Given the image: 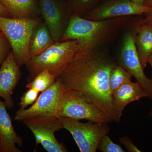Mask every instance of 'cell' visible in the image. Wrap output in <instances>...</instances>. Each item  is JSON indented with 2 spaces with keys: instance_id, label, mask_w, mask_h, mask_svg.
<instances>
[{
  "instance_id": "6da1fadb",
  "label": "cell",
  "mask_w": 152,
  "mask_h": 152,
  "mask_svg": "<svg viewBox=\"0 0 152 152\" xmlns=\"http://www.w3.org/2000/svg\"><path fill=\"white\" fill-rule=\"evenodd\" d=\"M118 64L103 48L80 45L59 77L65 88L80 93L113 122L121 121L117 115L110 86L112 69Z\"/></svg>"
},
{
  "instance_id": "7a4b0ae2",
  "label": "cell",
  "mask_w": 152,
  "mask_h": 152,
  "mask_svg": "<svg viewBox=\"0 0 152 152\" xmlns=\"http://www.w3.org/2000/svg\"><path fill=\"white\" fill-rule=\"evenodd\" d=\"M130 16L94 21L75 14L69 21L60 42L77 40L81 45L103 48L112 42L129 23Z\"/></svg>"
},
{
  "instance_id": "3957f363",
  "label": "cell",
  "mask_w": 152,
  "mask_h": 152,
  "mask_svg": "<svg viewBox=\"0 0 152 152\" xmlns=\"http://www.w3.org/2000/svg\"><path fill=\"white\" fill-rule=\"evenodd\" d=\"M80 46V42L77 40L55 42L41 54L31 57L25 65L29 73L27 81H31L45 70H48L57 79L58 78Z\"/></svg>"
},
{
  "instance_id": "277c9868",
  "label": "cell",
  "mask_w": 152,
  "mask_h": 152,
  "mask_svg": "<svg viewBox=\"0 0 152 152\" xmlns=\"http://www.w3.org/2000/svg\"><path fill=\"white\" fill-rule=\"evenodd\" d=\"M39 20L30 17L9 18L0 16V31L12 49L14 58L19 66L26 65L31 58L29 45Z\"/></svg>"
},
{
  "instance_id": "5b68a950",
  "label": "cell",
  "mask_w": 152,
  "mask_h": 152,
  "mask_svg": "<svg viewBox=\"0 0 152 152\" xmlns=\"http://www.w3.org/2000/svg\"><path fill=\"white\" fill-rule=\"evenodd\" d=\"M61 118L96 123L113 122V120L84 95L76 91L64 89L59 110Z\"/></svg>"
},
{
  "instance_id": "8992f818",
  "label": "cell",
  "mask_w": 152,
  "mask_h": 152,
  "mask_svg": "<svg viewBox=\"0 0 152 152\" xmlns=\"http://www.w3.org/2000/svg\"><path fill=\"white\" fill-rule=\"evenodd\" d=\"M64 129L69 132L81 152H96L104 136L110 130L108 124L80 121L61 118Z\"/></svg>"
},
{
  "instance_id": "52a82bcc",
  "label": "cell",
  "mask_w": 152,
  "mask_h": 152,
  "mask_svg": "<svg viewBox=\"0 0 152 152\" xmlns=\"http://www.w3.org/2000/svg\"><path fill=\"white\" fill-rule=\"evenodd\" d=\"M64 88L61 80L57 79L54 84L41 93L31 107L27 109H19L14 119L17 121L23 122L37 117L61 118L59 110Z\"/></svg>"
},
{
  "instance_id": "ba28073f",
  "label": "cell",
  "mask_w": 152,
  "mask_h": 152,
  "mask_svg": "<svg viewBox=\"0 0 152 152\" xmlns=\"http://www.w3.org/2000/svg\"><path fill=\"white\" fill-rule=\"evenodd\" d=\"M22 122L34 136L36 147L40 144L48 152H68L65 146L59 142L55 135V132L64 129L61 118L37 117Z\"/></svg>"
},
{
  "instance_id": "9c48e42d",
  "label": "cell",
  "mask_w": 152,
  "mask_h": 152,
  "mask_svg": "<svg viewBox=\"0 0 152 152\" xmlns=\"http://www.w3.org/2000/svg\"><path fill=\"white\" fill-rule=\"evenodd\" d=\"M134 30L126 33L118 58V64L124 68L148 95L152 100V79L148 78L144 72V69L137 52L135 43Z\"/></svg>"
},
{
  "instance_id": "30bf717a",
  "label": "cell",
  "mask_w": 152,
  "mask_h": 152,
  "mask_svg": "<svg viewBox=\"0 0 152 152\" xmlns=\"http://www.w3.org/2000/svg\"><path fill=\"white\" fill-rule=\"evenodd\" d=\"M152 8L141 5L131 0H111L88 12L85 19L103 20L118 17L144 15Z\"/></svg>"
},
{
  "instance_id": "8fae6325",
  "label": "cell",
  "mask_w": 152,
  "mask_h": 152,
  "mask_svg": "<svg viewBox=\"0 0 152 152\" xmlns=\"http://www.w3.org/2000/svg\"><path fill=\"white\" fill-rule=\"evenodd\" d=\"M22 76L20 66L15 61L12 52L8 55L0 69V97L7 108L14 107L12 94Z\"/></svg>"
},
{
  "instance_id": "7c38bea8",
  "label": "cell",
  "mask_w": 152,
  "mask_h": 152,
  "mask_svg": "<svg viewBox=\"0 0 152 152\" xmlns=\"http://www.w3.org/2000/svg\"><path fill=\"white\" fill-rule=\"evenodd\" d=\"M4 102L0 100V152H22L23 141L16 132Z\"/></svg>"
},
{
  "instance_id": "4fadbf2b",
  "label": "cell",
  "mask_w": 152,
  "mask_h": 152,
  "mask_svg": "<svg viewBox=\"0 0 152 152\" xmlns=\"http://www.w3.org/2000/svg\"><path fill=\"white\" fill-rule=\"evenodd\" d=\"M148 97V95L137 82L132 80L125 82L113 94L115 110L120 118L123 116L124 110L129 104Z\"/></svg>"
},
{
  "instance_id": "5bb4252c",
  "label": "cell",
  "mask_w": 152,
  "mask_h": 152,
  "mask_svg": "<svg viewBox=\"0 0 152 152\" xmlns=\"http://www.w3.org/2000/svg\"><path fill=\"white\" fill-rule=\"evenodd\" d=\"M41 13L55 42H60L63 33L61 11L54 0H39Z\"/></svg>"
},
{
  "instance_id": "9a60e30c",
  "label": "cell",
  "mask_w": 152,
  "mask_h": 152,
  "mask_svg": "<svg viewBox=\"0 0 152 152\" xmlns=\"http://www.w3.org/2000/svg\"><path fill=\"white\" fill-rule=\"evenodd\" d=\"M135 43L137 52L144 69L152 54V28L148 25L136 22L134 24Z\"/></svg>"
},
{
  "instance_id": "2e32d148",
  "label": "cell",
  "mask_w": 152,
  "mask_h": 152,
  "mask_svg": "<svg viewBox=\"0 0 152 152\" xmlns=\"http://www.w3.org/2000/svg\"><path fill=\"white\" fill-rule=\"evenodd\" d=\"M54 43L45 24L38 25L30 42L29 52L31 57L41 54Z\"/></svg>"
},
{
  "instance_id": "e0dca14e",
  "label": "cell",
  "mask_w": 152,
  "mask_h": 152,
  "mask_svg": "<svg viewBox=\"0 0 152 152\" xmlns=\"http://www.w3.org/2000/svg\"><path fill=\"white\" fill-rule=\"evenodd\" d=\"M0 2L12 18L30 17L34 10L33 0H0Z\"/></svg>"
},
{
  "instance_id": "ac0fdd59",
  "label": "cell",
  "mask_w": 152,
  "mask_h": 152,
  "mask_svg": "<svg viewBox=\"0 0 152 152\" xmlns=\"http://www.w3.org/2000/svg\"><path fill=\"white\" fill-rule=\"evenodd\" d=\"M56 80V77L48 70H45L38 74L31 81L28 82L26 87L42 93L54 84Z\"/></svg>"
},
{
  "instance_id": "d6986e66",
  "label": "cell",
  "mask_w": 152,
  "mask_h": 152,
  "mask_svg": "<svg viewBox=\"0 0 152 152\" xmlns=\"http://www.w3.org/2000/svg\"><path fill=\"white\" fill-rule=\"evenodd\" d=\"M133 76L118 64L114 66L110 76V86L113 94L125 82L132 80Z\"/></svg>"
},
{
  "instance_id": "ffe728a7",
  "label": "cell",
  "mask_w": 152,
  "mask_h": 152,
  "mask_svg": "<svg viewBox=\"0 0 152 152\" xmlns=\"http://www.w3.org/2000/svg\"><path fill=\"white\" fill-rule=\"evenodd\" d=\"M98 150L102 152H125L124 149L118 144L114 143L110 138L108 134L102 139Z\"/></svg>"
},
{
  "instance_id": "44dd1931",
  "label": "cell",
  "mask_w": 152,
  "mask_h": 152,
  "mask_svg": "<svg viewBox=\"0 0 152 152\" xmlns=\"http://www.w3.org/2000/svg\"><path fill=\"white\" fill-rule=\"evenodd\" d=\"M39 92L34 89L29 88L25 92L20 98L19 105L20 109L26 108L28 106L32 105L37 99Z\"/></svg>"
},
{
  "instance_id": "7402d4cb",
  "label": "cell",
  "mask_w": 152,
  "mask_h": 152,
  "mask_svg": "<svg viewBox=\"0 0 152 152\" xmlns=\"http://www.w3.org/2000/svg\"><path fill=\"white\" fill-rule=\"evenodd\" d=\"M8 41L1 31H0V64H2L7 58Z\"/></svg>"
},
{
  "instance_id": "603a6c76",
  "label": "cell",
  "mask_w": 152,
  "mask_h": 152,
  "mask_svg": "<svg viewBox=\"0 0 152 152\" xmlns=\"http://www.w3.org/2000/svg\"><path fill=\"white\" fill-rule=\"evenodd\" d=\"M119 141L121 144L124 146L126 149L129 152H142L129 137L126 136L121 137L119 139Z\"/></svg>"
},
{
  "instance_id": "cb8c5ba5",
  "label": "cell",
  "mask_w": 152,
  "mask_h": 152,
  "mask_svg": "<svg viewBox=\"0 0 152 152\" xmlns=\"http://www.w3.org/2000/svg\"><path fill=\"white\" fill-rule=\"evenodd\" d=\"M144 15L145 17L143 18L140 19L137 21L140 23L148 25L152 28V9Z\"/></svg>"
},
{
  "instance_id": "d4e9b609",
  "label": "cell",
  "mask_w": 152,
  "mask_h": 152,
  "mask_svg": "<svg viewBox=\"0 0 152 152\" xmlns=\"http://www.w3.org/2000/svg\"><path fill=\"white\" fill-rule=\"evenodd\" d=\"M0 16L5 17H8L9 16L7 11L1 2H0Z\"/></svg>"
},
{
  "instance_id": "484cf974",
  "label": "cell",
  "mask_w": 152,
  "mask_h": 152,
  "mask_svg": "<svg viewBox=\"0 0 152 152\" xmlns=\"http://www.w3.org/2000/svg\"><path fill=\"white\" fill-rule=\"evenodd\" d=\"M144 6L150 8H152V0H145Z\"/></svg>"
},
{
  "instance_id": "4316f807",
  "label": "cell",
  "mask_w": 152,
  "mask_h": 152,
  "mask_svg": "<svg viewBox=\"0 0 152 152\" xmlns=\"http://www.w3.org/2000/svg\"><path fill=\"white\" fill-rule=\"evenodd\" d=\"M131 1L137 4L144 5L145 0H131Z\"/></svg>"
},
{
  "instance_id": "83f0119b",
  "label": "cell",
  "mask_w": 152,
  "mask_h": 152,
  "mask_svg": "<svg viewBox=\"0 0 152 152\" xmlns=\"http://www.w3.org/2000/svg\"><path fill=\"white\" fill-rule=\"evenodd\" d=\"M148 64H149L150 65H151V67L152 68V54L151 55V56L149 57L148 58Z\"/></svg>"
},
{
  "instance_id": "f1b7e54d",
  "label": "cell",
  "mask_w": 152,
  "mask_h": 152,
  "mask_svg": "<svg viewBox=\"0 0 152 152\" xmlns=\"http://www.w3.org/2000/svg\"><path fill=\"white\" fill-rule=\"evenodd\" d=\"M93 0H80L81 2L84 4H88L91 2Z\"/></svg>"
},
{
  "instance_id": "f546056e",
  "label": "cell",
  "mask_w": 152,
  "mask_h": 152,
  "mask_svg": "<svg viewBox=\"0 0 152 152\" xmlns=\"http://www.w3.org/2000/svg\"><path fill=\"white\" fill-rule=\"evenodd\" d=\"M148 116L150 117V118H152V107L151 109L150 110Z\"/></svg>"
},
{
  "instance_id": "4dcf8cb0",
  "label": "cell",
  "mask_w": 152,
  "mask_h": 152,
  "mask_svg": "<svg viewBox=\"0 0 152 152\" xmlns=\"http://www.w3.org/2000/svg\"></svg>"
}]
</instances>
